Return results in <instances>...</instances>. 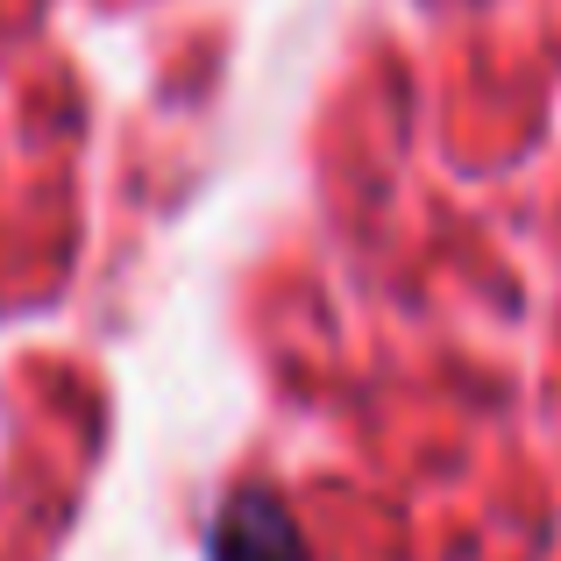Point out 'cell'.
Returning a JSON list of instances; mask_svg holds the SVG:
<instances>
[{"mask_svg": "<svg viewBox=\"0 0 561 561\" xmlns=\"http://www.w3.org/2000/svg\"><path fill=\"white\" fill-rule=\"evenodd\" d=\"M214 561H306L299 519L263 491L234 497V505L214 519Z\"/></svg>", "mask_w": 561, "mask_h": 561, "instance_id": "6da1fadb", "label": "cell"}]
</instances>
